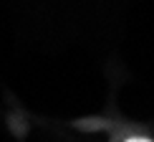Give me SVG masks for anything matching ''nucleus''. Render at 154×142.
Listing matches in <instances>:
<instances>
[{
    "instance_id": "1",
    "label": "nucleus",
    "mask_w": 154,
    "mask_h": 142,
    "mask_svg": "<svg viewBox=\"0 0 154 142\" xmlns=\"http://www.w3.org/2000/svg\"><path fill=\"white\" fill-rule=\"evenodd\" d=\"M124 142H154V140L146 137V134H131V137H126Z\"/></svg>"
}]
</instances>
